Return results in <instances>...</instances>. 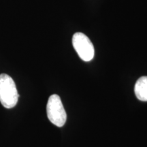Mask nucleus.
Returning <instances> with one entry per match:
<instances>
[{
    "label": "nucleus",
    "mask_w": 147,
    "mask_h": 147,
    "mask_svg": "<svg viewBox=\"0 0 147 147\" xmlns=\"http://www.w3.org/2000/svg\"><path fill=\"white\" fill-rule=\"evenodd\" d=\"M18 95L14 80L5 74H0V102L5 108H14L18 102Z\"/></svg>",
    "instance_id": "1"
},
{
    "label": "nucleus",
    "mask_w": 147,
    "mask_h": 147,
    "mask_svg": "<svg viewBox=\"0 0 147 147\" xmlns=\"http://www.w3.org/2000/svg\"><path fill=\"white\" fill-rule=\"evenodd\" d=\"M47 113L48 119L55 125L61 127L65 123L67 115L58 95L54 94L49 97L47 106Z\"/></svg>",
    "instance_id": "2"
},
{
    "label": "nucleus",
    "mask_w": 147,
    "mask_h": 147,
    "mask_svg": "<svg viewBox=\"0 0 147 147\" xmlns=\"http://www.w3.org/2000/svg\"><path fill=\"white\" fill-rule=\"evenodd\" d=\"M72 45L77 54L84 61H90L94 57V47L85 34L80 32L74 34Z\"/></svg>",
    "instance_id": "3"
},
{
    "label": "nucleus",
    "mask_w": 147,
    "mask_h": 147,
    "mask_svg": "<svg viewBox=\"0 0 147 147\" xmlns=\"http://www.w3.org/2000/svg\"><path fill=\"white\" fill-rule=\"evenodd\" d=\"M134 91L139 100L147 102V76H142L137 80Z\"/></svg>",
    "instance_id": "4"
}]
</instances>
